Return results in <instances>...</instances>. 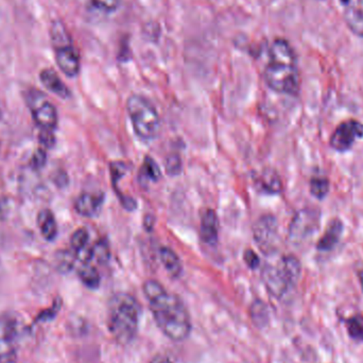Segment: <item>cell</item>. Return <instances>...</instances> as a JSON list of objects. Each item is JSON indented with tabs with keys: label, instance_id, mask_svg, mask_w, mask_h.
Segmentation results:
<instances>
[{
	"label": "cell",
	"instance_id": "cell-35",
	"mask_svg": "<svg viewBox=\"0 0 363 363\" xmlns=\"http://www.w3.org/2000/svg\"><path fill=\"white\" fill-rule=\"evenodd\" d=\"M349 0H341V3H349Z\"/></svg>",
	"mask_w": 363,
	"mask_h": 363
},
{
	"label": "cell",
	"instance_id": "cell-21",
	"mask_svg": "<svg viewBox=\"0 0 363 363\" xmlns=\"http://www.w3.org/2000/svg\"><path fill=\"white\" fill-rule=\"evenodd\" d=\"M162 176V172H160V167L155 163L150 156H146L145 158L144 164L141 167V174H139V178H141V182H158Z\"/></svg>",
	"mask_w": 363,
	"mask_h": 363
},
{
	"label": "cell",
	"instance_id": "cell-31",
	"mask_svg": "<svg viewBox=\"0 0 363 363\" xmlns=\"http://www.w3.org/2000/svg\"><path fill=\"white\" fill-rule=\"evenodd\" d=\"M41 144L44 148H51L54 147L56 143V137L54 135V131H47V129H41L40 133Z\"/></svg>",
	"mask_w": 363,
	"mask_h": 363
},
{
	"label": "cell",
	"instance_id": "cell-29",
	"mask_svg": "<svg viewBox=\"0 0 363 363\" xmlns=\"http://www.w3.org/2000/svg\"><path fill=\"white\" fill-rule=\"evenodd\" d=\"M76 258V254L70 252H64L59 255L58 268L62 272H68L74 267V259Z\"/></svg>",
	"mask_w": 363,
	"mask_h": 363
},
{
	"label": "cell",
	"instance_id": "cell-7",
	"mask_svg": "<svg viewBox=\"0 0 363 363\" xmlns=\"http://www.w3.org/2000/svg\"><path fill=\"white\" fill-rule=\"evenodd\" d=\"M321 213L319 209H304L298 211L292 220L289 229V238L291 242L299 245L313 236L319 229Z\"/></svg>",
	"mask_w": 363,
	"mask_h": 363
},
{
	"label": "cell",
	"instance_id": "cell-33",
	"mask_svg": "<svg viewBox=\"0 0 363 363\" xmlns=\"http://www.w3.org/2000/svg\"><path fill=\"white\" fill-rule=\"evenodd\" d=\"M150 363H172L168 357L162 356V355H158L155 356L154 358L151 360Z\"/></svg>",
	"mask_w": 363,
	"mask_h": 363
},
{
	"label": "cell",
	"instance_id": "cell-19",
	"mask_svg": "<svg viewBox=\"0 0 363 363\" xmlns=\"http://www.w3.org/2000/svg\"><path fill=\"white\" fill-rule=\"evenodd\" d=\"M259 189L268 194H278L282 191V184L280 176L273 170H266L257 180Z\"/></svg>",
	"mask_w": 363,
	"mask_h": 363
},
{
	"label": "cell",
	"instance_id": "cell-12",
	"mask_svg": "<svg viewBox=\"0 0 363 363\" xmlns=\"http://www.w3.org/2000/svg\"><path fill=\"white\" fill-rule=\"evenodd\" d=\"M103 201H105L103 194L84 192L76 198L74 209L83 217H95L101 209Z\"/></svg>",
	"mask_w": 363,
	"mask_h": 363
},
{
	"label": "cell",
	"instance_id": "cell-9",
	"mask_svg": "<svg viewBox=\"0 0 363 363\" xmlns=\"http://www.w3.org/2000/svg\"><path fill=\"white\" fill-rule=\"evenodd\" d=\"M31 105H32V117L41 129L54 131L58 127V111L51 102L47 101L44 96L32 90L30 95Z\"/></svg>",
	"mask_w": 363,
	"mask_h": 363
},
{
	"label": "cell",
	"instance_id": "cell-18",
	"mask_svg": "<svg viewBox=\"0 0 363 363\" xmlns=\"http://www.w3.org/2000/svg\"><path fill=\"white\" fill-rule=\"evenodd\" d=\"M160 259L163 266L172 278H180L183 272V266L180 257L176 252L169 248H162L160 251Z\"/></svg>",
	"mask_w": 363,
	"mask_h": 363
},
{
	"label": "cell",
	"instance_id": "cell-4",
	"mask_svg": "<svg viewBox=\"0 0 363 363\" xmlns=\"http://www.w3.org/2000/svg\"><path fill=\"white\" fill-rule=\"evenodd\" d=\"M127 110L139 138L148 141L158 136L160 127V115L150 100L141 95L129 96Z\"/></svg>",
	"mask_w": 363,
	"mask_h": 363
},
{
	"label": "cell",
	"instance_id": "cell-26",
	"mask_svg": "<svg viewBox=\"0 0 363 363\" xmlns=\"http://www.w3.org/2000/svg\"><path fill=\"white\" fill-rule=\"evenodd\" d=\"M93 259L95 258L100 264H105L110 259L111 251H110L109 243L107 240H99L93 248H92Z\"/></svg>",
	"mask_w": 363,
	"mask_h": 363
},
{
	"label": "cell",
	"instance_id": "cell-32",
	"mask_svg": "<svg viewBox=\"0 0 363 363\" xmlns=\"http://www.w3.org/2000/svg\"><path fill=\"white\" fill-rule=\"evenodd\" d=\"M245 262L249 268L256 269L259 266V258L253 250H247L245 252Z\"/></svg>",
	"mask_w": 363,
	"mask_h": 363
},
{
	"label": "cell",
	"instance_id": "cell-17",
	"mask_svg": "<svg viewBox=\"0 0 363 363\" xmlns=\"http://www.w3.org/2000/svg\"><path fill=\"white\" fill-rule=\"evenodd\" d=\"M37 225L40 227L41 234L46 240L52 241L58 235V225L54 214L50 209H45L37 216Z\"/></svg>",
	"mask_w": 363,
	"mask_h": 363
},
{
	"label": "cell",
	"instance_id": "cell-3",
	"mask_svg": "<svg viewBox=\"0 0 363 363\" xmlns=\"http://www.w3.org/2000/svg\"><path fill=\"white\" fill-rule=\"evenodd\" d=\"M302 266L293 255L282 257L276 265H266L262 280L272 295L282 298L290 288L295 286L301 276Z\"/></svg>",
	"mask_w": 363,
	"mask_h": 363
},
{
	"label": "cell",
	"instance_id": "cell-14",
	"mask_svg": "<svg viewBox=\"0 0 363 363\" xmlns=\"http://www.w3.org/2000/svg\"><path fill=\"white\" fill-rule=\"evenodd\" d=\"M200 236L206 245H217L218 241V217L213 209H206L201 218Z\"/></svg>",
	"mask_w": 363,
	"mask_h": 363
},
{
	"label": "cell",
	"instance_id": "cell-5",
	"mask_svg": "<svg viewBox=\"0 0 363 363\" xmlns=\"http://www.w3.org/2000/svg\"><path fill=\"white\" fill-rule=\"evenodd\" d=\"M267 85L276 93L298 95L300 90V74L296 62L269 60L265 70Z\"/></svg>",
	"mask_w": 363,
	"mask_h": 363
},
{
	"label": "cell",
	"instance_id": "cell-1",
	"mask_svg": "<svg viewBox=\"0 0 363 363\" xmlns=\"http://www.w3.org/2000/svg\"><path fill=\"white\" fill-rule=\"evenodd\" d=\"M143 291L162 333L176 342L187 339L191 331V319L183 301L158 280H147Z\"/></svg>",
	"mask_w": 363,
	"mask_h": 363
},
{
	"label": "cell",
	"instance_id": "cell-13",
	"mask_svg": "<svg viewBox=\"0 0 363 363\" xmlns=\"http://www.w3.org/2000/svg\"><path fill=\"white\" fill-rule=\"evenodd\" d=\"M343 234V223L338 218L329 221L323 236L318 241L317 248L321 252H329L338 245Z\"/></svg>",
	"mask_w": 363,
	"mask_h": 363
},
{
	"label": "cell",
	"instance_id": "cell-27",
	"mask_svg": "<svg viewBox=\"0 0 363 363\" xmlns=\"http://www.w3.org/2000/svg\"><path fill=\"white\" fill-rule=\"evenodd\" d=\"M92 3L100 11L112 13L121 7V0H92Z\"/></svg>",
	"mask_w": 363,
	"mask_h": 363
},
{
	"label": "cell",
	"instance_id": "cell-15",
	"mask_svg": "<svg viewBox=\"0 0 363 363\" xmlns=\"http://www.w3.org/2000/svg\"><path fill=\"white\" fill-rule=\"evenodd\" d=\"M40 79L43 85L47 90H50L51 93H54V95L59 96L63 99H68L70 97V88L65 85L64 82L61 80L60 76L54 70L47 68V70H42Z\"/></svg>",
	"mask_w": 363,
	"mask_h": 363
},
{
	"label": "cell",
	"instance_id": "cell-10",
	"mask_svg": "<svg viewBox=\"0 0 363 363\" xmlns=\"http://www.w3.org/2000/svg\"><path fill=\"white\" fill-rule=\"evenodd\" d=\"M276 235H278V222L273 216H264L255 225V240L264 251L272 248V245L276 242Z\"/></svg>",
	"mask_w": 363,
	"mask_h": 363
},
{
	"label": "cell",
	"instance_id": "cell-28",
	"mask_svg": "<svg viewBox=\"0 0 363 363\" xmlns=\"http://www.w3.org/2000/svg\"><path fill=\"white\" fill-rule=\"evenodd\" d=\"M166 172L169 176H178L182 172V160L176 154L170 155L166 160Z\"/></svg>",
	"mask_w": 363,
	"mask_h": 363
},
{
	"label": "cell",
	"instance_id": "cell-22",
	"mask_svg": "<svg viewBox=\"0 0 363 363\" xmlns=\"http://www.w3.org/2000/svg\"><path fill=\"white\" fill-rule=\"evenodd\" d=\"M78 276H79L81 282L85 284L86 287L90 289H96L99 287L100 276L97 269L90 264H82L78 270Z\"/></svg>",
	"mask_w": 363,
	"mask_h": 363
},
{
	"label": "cell",
	"instance_id": "cell-25",
	"mask_svg": "<svg viewBox=\"0 0 363 363\" xmlns=\"http://www.w3.org/2000/svg\"><path fill=\"white\" fill-rule=\"evenodd\" d=\"M88 239H90V235H88L87 229L82 227L74 231L70 238V245H72L74 254H78L87 248Z\"/></svg>",
	"mask_w": 363,
	"mask_h": 363
},
{
	"label": "cell",
	"instance_id": "cell-6",
	"mask_svg": "<svg viewBox=\"0 0 363 363\" xmlns=\"http://www.w3.org/2000/svg\"><path fill=\"white\" fill-rule=\"evenodd\" d=\"M19 339V325L17 318L6 315L0 317V363H11L17 356Z\"/></svg>",
	"mask_w": 363,
	"mask_h": 363
},
{
	"label": "cell",
	"instance_id": "cell-20",
	"mask_svg": "<svg viewBox=\"0 0 363 363\" xmlns=\"http://www.w3.org/2000/svg\"><path fill=\"white\" fill-rule=\"evenodd\" d=\"M50 37L54 48L72 44V37H70L68 29L62 21H56L52 23L50 29Z\"/></svg>",
	"mask_w": 363,
	"mask_h": 363
},
{
	"label": "cell",
	"instance_id": "cell-30",
	"mask_svg": "<svg viewBox=\"0 0 363 363\" xmlns=\"http://www.w3.org/2000/svg\"><path fill=\"white\" fill-rule=\"evenodd\" d=\"M47 162V153L45 148L37 149L33 153L32 158H31L30 165L33 169L40 170L45 166Z\"/></svg>",
	"mask_w": 363,
	"mask_h": 363
},
{
	"label": "cell",
	"instance_id": "cell-11",
	"mask_svg": "<svg viewBox=\"0 0 363 363\" xmlns=\"http://www.w3.org/2000/svg\"><path fill=\"white\" fill-rule=\"evenodd\" d=\"M56 49V61L59 68L63 74L74 78L80 72L79 52L74 48V45L58 47Z\"/></svg>",
	"mask_w": 363,
	"mask_h": 363
},
{
	"label": "cell",
	"instance_id": "cell-16",
	"mask_svg": "<svg viewBox=\"0 0 363 363\" xmlns=\"http://www.w3.org/2000/svg\"><path fill=\"white\" fill-rule=\"evenodd\" d=\"M344 21L349 30L363 37V0H359L346 8Z\"/></svg>",
	"mask_w": 363,
	"mask_h": 363
},
{
	"label": "cell",
	"instance_id": "cell-34",
	"mask_svg": "<svg viewBox=\"0 0 363 363\" xmlns=\"http://www.w3.org/2000/svg\"><path fill=\"white\" fill-rule=\"evenodd\" d=\"M359 278H360L361 286H362L363 289V271L362 272H360V274H359Z\"/></svg>",
	"mask_w": 363,
	"mask_h": 363
},
{
	"label": "cell",
	"instance_id": "cell-8",
	"mask_svg": "<svg viewBox=\"0 0 363 363\" xmlns=\"http://www.w3.org/2000/svg\"><path fill=\"white\" fill-rule=\"evenodd\" d=\"M363 137V125L356 119L343 121L335 127L329 139V145L333 150L346 152L354 146L357 139Z\"/></svg>",
	"mask_w": 363,
	"mask_h": 363
},
{
	"label": "cell",
	"instance_id": "cell-23",
	"mask_svg": "<svg viewBox=\"0 0 363 363\" xmlns=\"http://www.w3.org/2000/svg\"><path fill=\"white\" fill-rule=\"evenodd\" d=\"M344 323L345 326H346L347 333H349L351 338L357 341H363L362 313H358V315L347 318V319H345Z\"/></svg>",
	"mask_w": 363,
	"mask_h": 363
},
{
	"label": "cell",
	"instance_id": "cell-2",
	"mask_svg": "<svg viewBox=\"0 0 363 363\" xmlns=\"http://www.w3.org/2000/svg\"><path fill=\"white\" fill-rule=\"evenodd\" d=\"M141 306L134 296L119 292L112 296L107 310V327L116 342L127 345L134 340L139 326Z\"/></svg>",
	"mask_w": 363,
	"mask_h": 363
},
{
	"label": "cell",
	"instance_id": "cell-24",
	"mask_svg": "<svg viewBox=\"0 0 363 363\" xmlns=\"http://www.w3.org/2000/svg\"><path fill=\"white\" fill-rule=\"evenodd\" d=\"M331 188L329 178L325 176H313L310 180V192L313 197L322 200L326 197Z\"/></svg>",
	"mask_w": 363,
	"mask_h": 363
}]
</instances>
